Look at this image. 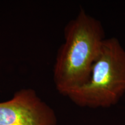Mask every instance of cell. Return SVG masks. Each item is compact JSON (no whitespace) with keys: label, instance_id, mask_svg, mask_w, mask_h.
Masks as SVG:
<instances>
[{"label":"cell","instance_id":"obj_1","mask_svg":"<svg viewBox=\"0 0 125 125\" xmlns=\"http://www.w3.org/2000/svg\"><path fill=\"white\" fill-rule=\"evenodd\" d=\"M105 39L101 21L84 9L67 23L53 70L59 93L68 97L87 82Z\"/></svg>","mask_w":125,"mask_h":125},{"label":"cell","instance_id":"obj_2","mask_svg":"<svg viewBox=\"0 0 125 125\" xmlns=\"http://www.w3.org/2000/svg\"><path fill=\"white\" fill-rule=\"evenodd\" d=\"M125 94V49L115 37L106 38L87 82L67 97L78 106L106 108Z\"/></svg>","mask_w":125,"mask_h":125},{"label":"cell","instance_id":"obj_3","mask_svg":"<svg viewBox=\"0 0 125 125\" xmlns=\"http://www.w3.org/2000/svg\"><path fill=\"white\" fill-rule=\"evenodd\" d=\"M54 111L32 88L17 90L0 102V125H56Z\"/></svg>","mask_w":125,"mask_h":125}]
</instances>
